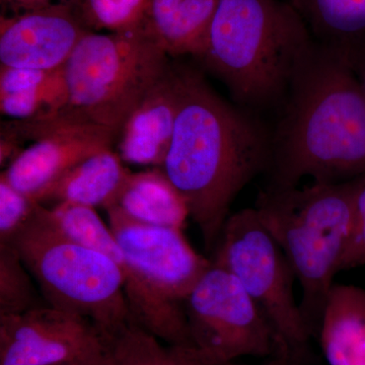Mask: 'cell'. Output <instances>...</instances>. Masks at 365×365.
Listing matches in <instances>:
<instances>
[{
    "label": "cell",
    "mask_w": 365,
    "mask_h": 365,
    "mask_svg": "<svg viewBox=\"0 0 365 365\" xmlns=\"http://www.w3.org/2000/svg\"><path fill=\"white\" fill-rule=\"evenodd\" d=\"M91 365H222L196 346L169 345L134 319L103 334Z\"/></svg>",
    "instance_id": "cell-18"
},
{
    "label": "cell",
    "mask_w": 365,
    "mask_h": 365,
    "mask_svg": "<svg viewBox=\"0 0 365 365\" xmlns=\"http://www.w3.org/2000/svg\"><path fill=\"white\" fill-rule=\"evenodd\" d=\"M313 43L288 0H220L196 60L257 114L278 109Z\"/></svg>",
    "instance_id": "cell-3"
},
{
    "label": "cell",
    "mask_w": 365,
    "mask_h": 365,
    "mask_svg": "<svg viewBox=\"0 0 365 365\" xmlns=\"http://www.w3.org/2000/svg\"><path fill=\"white\" fill-rule=\"evenodd\" d=\"M319 341L329 365H365V289L334 284L327 297Z\"/></svg>",
    "instance_id": "cell-17"
},
{
    "label": "cell",
    "mask_w": 365,
    "mask_h": 365,
    "mask_svg": "<svg viewBox=\"0 0 365 365\" xmlns=\"http://www.w3.org/2000/svg\"><path fill=\"white\" fill-rule=\"evenodd\" d=\"M9 244L18 251L49 306L90 319L103 334L133 319L117 264L67 237L45 205H38Z\"/></svg>",
    "instance_id": "cell-5"
},
{
    "label": "cell",
    "mask_w": 365,
    "mask_h": 365,
    "mask_svg": "<svg viewBox=\"0 0 365 365\" xmlns=\"http://www.w3.org/2000/svg\"><path fill=\"white\" fill-rule=\"evenodd\" d=\"M220 0H150L141 29L170 57L200 56Z\"/></svg>",
    "instance_id": "cell-15"
},
{
    "label": "cell",
    "mask_w": 365,
    "mask_h": 365,
    "mask_svg": "<svg viewBox=\"0 0 365 365\" xmlns=\"http://www.w3.org/2000/svg\"><path fill=\"white\" fill-rule=\"evenodd\" d=\"M117 133L81 121L68 112L1 122L0 148L16 155L0 176L38 202L43 192L72 168L98 151L113 148Z\"/></svg>",
    "instance_id": "cell-8"
},
{
    "label": "cell",
    "mask_w": 365,
    "mask_h": 365,
    "mask_svg": "<svg viewBox=\"0 0 365 365\" xmlns=\"http://www.w3.org/2000/svg\"><path fill=\"white\" fill-rule=\"evenodd\" d=\"M365 265V174L359 178L354 196L351 235L340 265L341 271Z\"/></svg>",
    "instance_id": "cell-25"
},
{
    "label": "cell",
    "mask_w": 365,
    "mask_h": 365,
    "mask_svg": "<svg viewBox=\"0 0 365 365\" xmlns=\"http://www.w3.org/2000/svg\"><path fill=\"white\" fill-rule=\"evenodd\" d=\"M182 78L181 106L162 169L212 251L235 197L268 170L271 131L257 114L220 97L198 69L182 66Z\"/></svg>",
    "instance_id": "cell-1"
},
{
    "label": "cell",
    "mask_w": 365,
    "mask_h": 365,
    "mask_svg": "<svg viewBox=\"0 0 365 365\" xmlns=\"http://www.w3.org/2000/svg\"><path fill=\"white\" fill-rule=\"evenodd\" d=\"M56 71L0 66V97L42 85Z\"/></svg>",
    "instance_id": "cell-26"
},
{
    "label": "cell",
    "mask_w": 365,
    "mask_h": 365,
    "mask_svg": "<svg viewBox=\"0 0 365 365\" xmlns=\"http://www.w3.org/2000/svg\"><path fill=\"white\" fill-rule=\"evenodd\" d=\"M213 263L227 269L270 322L279 352L292 361L306 359L312 332L295 300L292 265L266 230L256 209L230 215L215 248Z\"/></svg>",
    "instance_id": "cell-7"
},
{
    "label": "cell",
    "mask_w": 365,
    "mask_h": 365,
    "mask_svg": "<svg viewBox=\"0 0 365 365\" xmlns=\"http://www.w3.org/2000/svg\"><path fill=\"white\" fill-rule=\"evenodd\" d=\"M68 106L64 66L42 85L0 97V111L11 120L51 116Z\"/></svg>",
    "instance_id": "cell-23"
},
{
    "label": "cell",
    "mask_w": 365,
    "mask_h": 365,
    "mask_svg": "<svg viewBox=\"0 0 365 365\" xmlns=\"http://www.w3.org/2000/svg\"><path fill=\"white\" fill-rule=\"evenodd\" d=\"M314 42L335 49L365 45V0H288Z\"/></svg>",
    "instance_id": "cell-20"
},
{
    "label": "cell",
    "mask_w": 365,
    "mask_h": 365,
    "mask_svg": "<svg viewBox=\"0 0 365 365\" xmlns=\"http://www.w3.org/2000/svg\"><path fill=\"white\" fill-rule=\"evenodd\" d=\"M342 51L345 52L346 56L349 60L365 93V45L349 50H342Z\"/></svg>",
    "instance_id": "cell-27"
},
{
    "label": "cell",
    "mask_w": 365,
    "mask_h": 365,
    "mask_svg": "<svg viewBox=\"0 0 365 365\" xmlns=\"http://www.w3.org/2000/svg\"><path fill=\"white\" fill-rule=\"evenodd\" d=\"M225 365H230V364H225ZM264 365H267V364H264Z\"/></svg>",
    "instance_id": "cell-31"
},
{
    "label": "cell",
    "mask_w": 365,
    "mask_h": 365,
    "mask_svg": "<svg viewBox=\"0 0 365 365\" xmlns=\"http://www.w3.org/2000/svg\"><path fill=\"white\" fill-rule=\"evenodd\" d=\"M184 307L194 345L218 364L279 351L275 331L260 307L230 271L213 262Z\"/></svg>",
    "instance_id": "cell-9"
},
{
    "label": "cell",
    "mask_w": 365,
    "mask_h": 365,
    "mask_svg": "<svg viewBox=\"0 0 365 365\" xmlns=\"http://www.w3.org/2000/svg\"><path fill=\"white\" fill-rule=\"evenodd\" d=\"M170 63L169 55L141 28L123 33L88 32L64 66L66 111L118 134Z\"/></svg>",
    "instance_id": "cell-6"
},
{
    "label": "cell",
    "mask_w": 365,
    "mask_h": 365,
    "mask_svg": "<svg viewBox=\"0 0 365 365\" xmlns=\"http://www.w3.org/2000/svg\"><path fill=\"white\" fill-rule=\"evenodd\" d=\"M267 365H297L292 361V359L284 353H278L271 361L267 362Z\"/></svg>",
    "instance_id": "cell-29"
},
{
    "label": "cell",
    "mask_w": 365,
    "mask_h": 365,
    "mask_svg": "<svg viewBox=\"0 0 365 365\" xmlns=\"http://www.w3.org/2000/svg\"><path fill=\"white\" fill-rule=\"evenodd\" d=\"M102 347V333L90 319L57 307L0 316V365L72 364Z\"/></svg>",
    "instance_id": "cell-12"
},
{
    "label": "cell",
    "mask_w": 365,
    "mask_h": 365,
    "mask_svg": "<svg viewBox=\"0 0 365 365\" xmlns=\"http://www.w3.org/2000/svg\"><path fill=\"white\" fill-rule=\"evenodd\" d=\"M67 4L91 32L123 33L141 28L150 0H71Z\"/></svg>",
    "instance_id": "cell-22"
},
{
    "label": "cell",
    "mask_w": 365,
    "mask_h": 365,
    "mask_svg": "<svg viewBox=\"0 0 365 365\" xmlns=\"http://www.w3.org/2000/svg\"><path fill=\"white\" fill-rule=\"evenodd\" d=\"M278 110L268 188L365 174V93L344 51L314 41Z\"/></svg>",
    "instance_id": "cell-2"
},
{
    "label": "cell",
    "mask_w": 365,
    "mask_h": 365,
    "mask_svg": "<svg viewBox=\"0 0 365 365\" xmlns=\"http://www.w3.org/2000/svg\"><path fill=\"white\" fill-rule=\"evenodd\" d=\"M11 244H0V316L49 306Z\"/></svg>",
    "instance_id": "cell-21"
},
{
    "label": "cell",
    "mask_w": 365,
    "mask_h": 365,
    "mask_svg": "<svg viewBox=\"0 0 365 365\" xmlns=\"http://www.w3.org/2000/svg\"><path fill=\"white\" fill-rule=\"evenodd\" d=\"M39 204L0 176V244L14 239L32 217Z\"/></svg>",
    "instance_id": "cell-24"
},
{
    "label": "cell",
    "mask_w": 365,
    "mask_h": 365,
    "mask_svg": "<svg viewBox=\"0 0 365 365\" xmlns=\"http://www.w3.org/2000/svg\"><path fill=\"white\" fill-rule=\"evenodd\" d=\"M100 352H98V353H100ZM98 353L97 355H95V356L91 357V359H88L83 360V361L72 362V364H60V365H91V364H93V360H95L96 357L98 356Z\"/></svg>",
    "instance_id": "cell-30"
},
{
    "label": "cell",
    "mask_w": 365,
    "mask_h": 365,
    "mask_svg": "<svg viewBox=\"0 0 365 365\" xmlns=\"http://www.w3.org/2000/svg\"><path fill=\"white\" fill-rule=\"evenodd\" d=\"M91 32L73 7L57 1L0 18V66L55 71Z\"/></svg>",
    "instance_id": "cell-13"
},
{
    "label": "cell",
    "mask_w": 365,
    "mask_h": 365,
    "mask_svg": "<svg viewBox=\"0 0 365 365\" xmlns=\"http://www.w3.org/2000/svg\"><path fill=\"white\" fill-rule=\"evenodd\" d=\"M116 205L134 220L158 227L182 228L190 217L184 197L162 168L131 173Z\"/></svg>",
    "instance_id": "cell-19"
},
{
    "label": "cell",
    "mask_w": 365,
    "mask_h": 365,
    "mask_svg": "<svg viewBox=\"0 0 365 365\" xmlns=\"http://www.w3.org/2000/svg\"><path fill=\"white\" fill-rule=\"evenodd\" d=\"M53 222L72 241L105 254L123 276L124 294L132 319L169 345L195 346L184 307L175 306L158 297L143 279L120 248L111 228L95 208L58 203L49 208Z\"/></svg>",
    "instance_id": "cell-11"
},
{
    "label": "cell",
    "mask_w": 365,
    "mask_h": 365,
    "mask_svg": "<svg viewBox=\"0 0 365 365\" xmlns=\"http://www.w3.org/2000/svg\"><path fill=\"white\" fill-rule=\"evenodd\" d=\"M131 173L113 148L98 151L43 192L38 202L42 205L72 203L108 209L116 205Z\"/></svg>",
    "instance_id": "cell-16"
},
{
    "label": "cell",
    "mask_w": 365,
    "mask_h": 365,
    "mask_svg": "<svg viewBox=\"0 0 365 365\" xmlns=\"http://www.w3.org/2000/svg\"><path fill=\"white\" fill-rule=\"evenodd\" d=\"M2 6L11 7L14 14L21 13V11H30V9H39L49 4H54V0H0ZM61 2H69L71 0H58Z\"/></svg>",
    "instance_id": "cell-28"
},
{
    "label": "cell",
    "mask_w": 365,
    "mask_h": 365,
    "mask_svg": "<svg viewBox=\"0 0 365 365\" xmlns=\"http://www.w3.org/2000/svg\"><path fill=\"white\" fill-rule=\"evenodd\" d=\"M106 211L120 248L146 284L165 302L184 307L212 261L190 245L182 228L138 222L117 205Z\"/></svg>",
    "instance_id": "cell-10"
},
{
    "label": "cell",
    "mask_w": 365,
    "mask_h": 365,
    "mask_svg": "<svg viewBox=\"0 0 365 365\" xmlns=\"http://www.w3.org/2000/svg\"><path fill=\"white\" fill-rule=\"evenodd\" d=\"M359 178L268 188L254 207L292 265L302 290L300 309L312 333L321 323L349 242Z\"/></svg>",
    "instance_id": "cell-4"
},
{
    "label": "cell",
    "mask_w": 365,
    "mask_h": 365,
    "mask_svg": "<svg viewBox=\"0 0 365 365\" xmlns=\"http://www.w3.org/2000/svg\"><path fill=\"white\" fill-rule=\"evenodd\" d=\"M182 91V66L170 62L118 132L117 153L124 163L163 167L172 143Z\"/></svg>",
    "instance_id": "cell-14"
}]
</instances>
